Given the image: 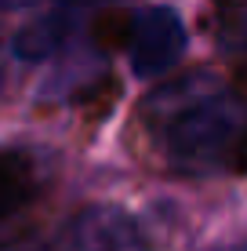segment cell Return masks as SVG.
<instances>
[{"label": "cell", "instance_id": "6da1fadb", "mask_svg": "<svg viewBox=\"0 0 247 251\" xmlns=\"http://www.w3.org/2000/svg\"><path fill=\"white\" fill-rule=\"evenodd\" d=\"M146 127L164 160L189 171H207L240 153L244 102L218 88L178 84L149 99Z\"/></svg>", "mask_w": 247, "mask_h": 251}, {"label": "cell", "instance_id": "7a4b0ae2", "mask_svg": "<svg viewBox=\"0 0 247 251\" xmlns=\"http://www.w3.org/2000/svg\"><path fill=\"white\" fill-rule=\"evenodd\" d=\"M124 51L131 58V69L142 80L167 73L185 51V25L178 19V11L175 7H164V4L135 11Z\"/></svg>", "mask_w": 247, "mask_h": 251}, {"label": "cell", "instance_id": "3957f363", "mask_svg": "<svg viewBox=\"0 0 247 251\" xmlns=\"http://www.w3.org/2000/svg\"><path fill=\"white\" fill-rule=\"evenodd\" d=\"M37 193V168L19 150H0V222L11 219Z\"/></svg>", "mask_w": 247, "mask_h": 251}, {"label": "cell", "instance_id": "277c9868", "mask_svg": "<svg viewBox=\"0 0 247 251\" xmlns=\"http://www.w3.org/2000/svg\"><path fill=\"white\" fill-rule=\"evenodd\" d=\"M62 19H44V22H33L29 29H22L15 37V51L22 58H44L51 55L58 44H62Z\"/></svg>", "mask_w": 247, "mask_h": 251}, {"label": "cell", "instance_id": "5b68a950", "mask_svg": "<svg viewBox=\"0 0 247 251\" xmlns=\"http://www.w3.org/2000/svg\"><path fill=\"white\" fill-rule=\"evenodd\" d=\"M127 29H131V15L124 11H106L98 15L95 25H91V37L102 51H124L127 44Z\"/></svg>", "mask_w": 247, "mask_h": 251}, {"label": "cell", "instance_id": "8992f818", "mask_svg": "<svg viewBox=\"0 0 247 251\" xmlns=\"http://www.w3.org/2000/svg\"><path fill=\"white\" fill-rule=\"evenodd\" d=\"M236 91L247 99V51H244V58H240V66H236Z\"/></svg>", "mask_w": 247, "mask_h": 251}, {"label": "cell", "instance_id": "52a82bcc", "mask_svg": "<svg viewBox=\"0 0 247 251\" xmlns=\"http://www.w3.org/2000/svg\"><path fill=\"white\" fill-rule=\"evenodd\" d=\"M0 4H25V0H0Z\"/></svg>", "mask_w": 247, "mask_h": 251}]
</instances>
